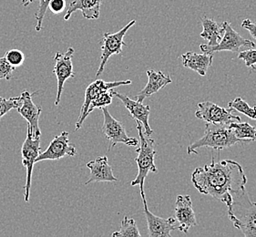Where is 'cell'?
Here are the masks:
<instances>
[{
	"mask_svg": "<svg viewBox=\"0 0 256 237\" xmlns=\"http://www.w3.org/2000/svg\"><path fill=\"white\" fill-rule=\"evenodd\" d=\"M132 84V80H120V82H105L102 80H97L94 82L88 85L86 92H85V100L82 105V110L80 116L78 118L77 124L75 130L80 129L84 120L88 116V108L90 107V104L93 100L98 98L100 94L105 92H108L112 88L123 86V85H130Z\"/></svg>",
	"mask_w": 256,
	"mask_h": 237,
	"instance_id": "12",
	"label": "cell"
},
{
	"mask_svg": "<svg viewBox=\"0 0 256 237\" xmlns=\"http://www.w3.org/2000/svg\"><path fill=\"white\" fill-rule=\"evenodd\" d=\"M74 48H68L67 52L60 53L56 52L54 57V68L53 73L56 75V83H58V90H56V100L55 106H58L60 100L64 90V84L66 80L70 78L75 77V72H73V63L72 58L74 55Z\"/></svg>",
	"mask_w": 256,
	"mask_h": 237,
	"instance_id": "10",
	"label": "cell"
},
{
	"mask_svg": "<svg viewBox=\"0 0 256 237\" xmlns=\"http://www.w3.org/2000/svg\"><path fill=\"white\" fill-rule=\"evenodd\" d=\"M195 116L206 124L229 125L232 122H241V118L234 114V110L222 108L210 102L198 104Z\"/></svg>",
	"mask_w": 256,
	"mask_h": 237,
	"instance_id": "9",
	"label": "cell"
},
{
	"mask_svg": "<svg viewBox=\"0 0 256 237\" xmlns=\"http://www.w3.org/2000/svg\"><path fill=\"white\" fill-rule=\"evenodd\" d=\"M103 112L102 128V132L105 137L110 142L108 150H112L113 147L118 144L128 145V146H137L138 140L136 138L128 137L126 129L120 122L113 118L112 114H110L107 107L102 108Z\"/></svg>",
	"mask_w": 256,
	"mask_h": 237,
	"instance_id": "8",
	"label": "cell"
},
{
	"mask_svg": "<svg viewBox=\"0 0 256 237\" xmlns=\"http://www.w3.org/2000/svg\"><path fill=\"white\" fill-rule=\"evenodd\" d=\"M246 140L237 138L229 125L226 124H206L204 134L200 139L189 145L187 154H198V150L208 147L212 150L226 149L232 145L246 144Z\"/></svg>",
	"mask_w": 256,
	"mask_h": 237,
	"instance_id": "3",
	"label": "cell"
},
{
	"mask_svg": "<svg viewBox=\"0 0 256 237\" xmlns=\"http://www.w3.org/2000/svg\"><path fill=\"white\" fill-rule=\"evenodd\" d=\"M33 1H35V0H20L22 5L24 6L30 5Z\"/></svg>",
	"mask_w": 256,
	"mask_h": 237,
	"instance_id": "33",
	"label": "cell"
},
{
	"mask_svg": "<svg viewBox=\"0 0 256 237\" xmlns=\"http://www.w3.org/2000/svg\"><path fill=\"white\" fill-rule=\"evenodd\" d=\"M144 206V214L148 226V237H170V232L178 229V222L174 217L164 219L157 216L148 210L146 197L142 198Z\"/></svg>",
	"mask_w": 256,
	"mask_h": 237,
	"instance_id": "13",
	"label": "cell"
},
{
	"mask_svg": "<svg viewBox=\"0 0 256 237\" xmlns=\"http://www.w3.org/2000/svg\"><path fill=\"white\" fill-rule=\"evenodd\" d=\"M238 58L246 62L247 67H254L256 64V50L248 48L244 52H241L238 55Z\"/></svg>",
	"mask_w": 256,
	"mask_h": 237,
	"instance_id": "30",
	"label": "cell"
},
{
	"mask_svg": "<svg viewBox=\"0 0 256 237\" xmlns=\"http://www.w3.org/2000/svg\"><path fill=\"white\" fill-rule=\"evenodd\" d=\"M112 90L108 92H105L102 94H100L98 98L93 100L92 102L90 104V107L88 108V115L92 114V112L95 108H102L108 106L112 102L113 94L112 92Z\"/></svg>",
	"mask_w": 256,
	"mask_h": 237,
	"instance_id": "25",
	"label": "cell"
},
{
	"mask_svg": "<svg viewBox=\"0 0 256 237\" xmlns=\"http://www.w3.org/2000/svg\"><path fill=\"white\" fill-rule=\"evenodd\" d=\"M87 167L90 170V177L85 186L92 182H117L118 178L113 174L112 167L108 164V157L102 156L87 164Z\"/></svg>",
	"mask_w": 256,
	"mask_h": 237,
	"instance_id": "17",
	"label": "cell"
},
{
	"mask_svg": "<svg viewBox=\"0 0 256 237\" xmlns=\"http://www.w3.org/2000/svg\"><path fill=\"white\" fill-rule=\"evenodd\" d=\"M146 73L148 76V83L134 97L138 102H144L145 98L150 97L152 95L158 92L168 84L172 82L169 75L164 74L162 72H155L154 70H148Z\"/></svg>",
	"mask_w": 256,
	"mask_h": 237,
	"instance_id": "18",
	"label": "cell"
},
{
	"mask_svg": "<svg viewBox=\"0 0 256 237\" xmlns=\"http://www.w3.org/2000/svg\"><path fill=\"white\" fill-rule=\"evenodd\" d=\"M229 127L237 138L244 140L246 142H256V129L251 124L237 122L229 124Z\"/></svg>",
	"mask_w": 256,
	"mask_h": 237,
	"instance_id": "22",
	"label": "cell"
},
{
	"mask_svg": "<svg viewBox=\"0 0 256 237\" xmlns=\"http://www.w3.org/2000/svg\"><path fill=\"white\" fill-rule=\"evenodd\" d=\"M224 28V36L222 38L220 42L216 46H209L207 44H202L200 46V50L202 53L206 54H214L219 52H238L241 48H256V43L246 40L234 30L230 23L224 21L222 22Z\"/></svg>",
	"mask_w": 256,
	"mask_h": 237,
	"instance_id": "5",
	"label": "cell"
},
{
	"mask_svg": "<svg viewBox=\"0 0 256 237\" xmlns=\"http://www.w3.org/2000/svg\"><path fill=\"white\" fill-rule=\"evenodd\" d=\"M192 182L202 194L210 196L226 204L232 202V194L246 190L247 177L240 164L236 160H222L196 168Z\"/></svg>",
	"mask_w": 256,
	"mask_h": 237,
	"instance_id": "1",
	"label": "cell"
},
{
	"mask_svg": "<svg viewBox=\"0 0 256 237\" xmlns=\"http://www.w3.org/2000/svg\"><path fill=\"white\" fill-rule=\"evenodd\" d=\"M228 106L232 110L244 114L247 117L256 122V106L251 107L242 97H237L232 100L228 104Z\"/></svg>",
	"mask_w": 256,
	"mask_h": 237,
	"instance_id": "24",
	"label": "cell"
},
{
	"mask_svg": "<svg viewBox=\"0 0 256 237\" xmlns=\"http://www.w3.org/2000/svg\"><path fill=\"white\" fill-rule=\"evenodd\" d=\"M182 60L184 67L194 70L202 77H204L209 68L212 64L214 54H198L195 52H186L182 55Z\"/></svg>",
	"mask_w": 256,
	"mask_h": 237,
	"instance_id": "20",
	"label": "cell"
},
{
	"mask_svg": "<svg viewBox=\"0 0 256 237\" xmlns=\"http://www.w3.org/2000/svg\"><path fill=\"white\" fill-rule=\"evenodd\" d=\"M113 96H116L118 100L122 102L125 108L130 112V114L135 120H138L144 126V134L146 136L150 137V135L154 134V130L150 128L148 124V117L150 114V108L148 105H144L142 102H138V100H134L128 96L123 95L112 90Z\"/></svg>",
	"mask_w": 256,
	"mask_h": 237,
	"instance_id": "15",
	"label": "cell"
},
{
	"mask_svg": "<svg viewBox=\"0 0 256 237\" xmlns=\"http://www.w3.org/2000/svg\"><path fill=\"white\" fill-rule=\"evenodd\" d=\"M252 70H254V72H256V66H254V67H252Z\"/></svg>",
	"mask_w": 256,
	"mask_h": 237,
	"instance_id": "34",
	"label": "cell"
},
{
	"mask_svg": "<svg viewBox=\"0 0 256 237\" xmlns=\"http://www.w3.org/2000/svg\"><path fill=\"white\" fill-rule=\"evenodd\" d=\"M175 219L178 222V230L180 232H189L190 227L197 226V220L192 208V202L190 196L180 194L174 208Z\"/></svg>",
	"mask_w": 256,
	"mask_h": 237,
	"instance_id": "14",
	"label": "cell"
},
{
	"mask_svg": "<svg viewBox=\"0 0 256 237\" xmlns=\"http://www.w3.org/2000/svg\"><path fill=\"white\" fill-rule=\"evenodd\" d=\"M5 58L14 68L20 67L25 62L24 53L16 48L6 52Z\"/></svg>",
	"mask_w": 256,
	"mask_h": 237,
	"instance_id": "27",
	"label": "cell"
},
{
	"mask_svg": "<svg viewBox=\"0 0 256 237\" xmlns=\"http://www.w3.org/2000/svg\"><path fill=\"white\" fill-rule=\"evenodd\" d=\"M135 23H136V20H134L116 33H104L102 40L100 42V50H102V56H100V62L98 70L96 73V77H100L102 74L105 65L107 64L110 58L113 55H118V54L122 53L123 46H127V44L123 42L124 36L128 32V30L134 26Z\"/></svg>",
	"mask_w": 256,
	"mask_h": 237,
	"instance_id": "6",
	"label": "cell"
},
{
	"mask_svg": "<svg viewBox=\"0 0 256 237\" xmlns=\"http://www.w3.org/2000/svg\"><path fill=\"white\" fill-rule=\"evenodd\" d=\"M14 70L15 68L6 60L5 57L0 58V80L5 78L6 80H10Z\"/></svg>",
	"mask_w": 256,
	"mask_h": 237,
	"instance_id": "29",
	"label": "cell"
},
{
	"mask_svg": "<svg viewBox=\"0 0 256 237\" xmlns=\"http://www.w3.org/2000/svg\"><path fill=\"white\" fill-rule=\"evenodd\" d=\"M102 2L103 0H74L68 8L64 20H68L72 14L78 10L82 11V16L87 20H98Z\"/></svg>",
	"mask_w": 256,
	"mask_h": 237,
	"instance_id": "19",
	"label": "cell"
},
{
	"mask_svg": "<svg viewBox=\"0 0 256 237\" xmlns=\"http://www.w3.org/2000/svg\"><path fill=\"white\" fill-rule=\"evenodd\" d=\"M70 134L68 132H62L60 135L52 140L45 152H40L36 159V162L42 160H56L64 158L65 156L74 157L77 154L75 146L72 144L68 139Z\"/></svg>",
	"mask_w": 256,
	"mask_h": 237,
	"instance_id": "11",
	"label": "cell"
},
{
	"mask_svg": "<svg viewBox=\"0 0 256 237\" xmlns=\"http://www.w3.org/2000/svg\"><path fill=\"white\" fill-rule=\"evenodd\" d=\"M242 26L244 28H246V30L249 31L250 35H251L254 40H256V23L252 22L250 20L246 18L242 22Z\"/></svg>",
	"mask_w": 256,
	"mask_h": 237,
	"instance_id": "32",
	"label": "cell"
},
{
	"mask_svg": "<svg viewBox=\"0 0 256 237\" xmlns=\"http://www.w3.org/2000/svg\"><path fill=\"white\" fill-rule=\"evenodd\" d=\"M50 10L54 14H60L66 8V0H52L48 5Z\"/></svg>",
	"mask_w": 256,
	"mask_h": 237,
	"instance_id": "31",
	"label": "cell"
},
{
	"mask_svg": "<svg viewBox=\"0 0 256 237\" xmlns=\"http://www.w3.org/2000/svg\"><path fill=\"white\" fill-rule=\"evenodd\" d=\"M40 138L34 137L33 130L30 125L28 124V134L26 138L21 149L22 164L26 168V179L25 188V201H30V196L31 180L33 167L36 164V159L40 152Z\"/></svg>",
	"mask_w": 256,
	"mask_h": 237,
	"instance_id": "7",
	"label": "cell"
},
{
	"mask_svg": "<svg viewBox=\"0 0 256 237\" xmlns=\"http://www.w3.org/2000/svg\"><path fill=\"white\" fill-rule=\"evenodd\" d=\"M227 214L234 226L244 236L256 237V202L252 201L246 190L232 194Z\"/></svg>",
	"mask_w": 256,
	"mask_h": 237,
	"instance_id": "2",
	"label": "cell"
},
{
	"mask_svg": "<svg viewBox=\"0 0 256 237\" xmlns=\"http://www.w3.org/2000/svg\"><path fill=\"white\" fill-rule=\"evenodd\" d=\"M52 0H38L40 5H38V8L35 14V18H36V30L40 31L43 28V20L46 15V10L50 5V2Z\"/></svg>",
	"mask_w": 256,
	"mask_h": 237,
	"instance_id": "28",
	"label": "cell"
},
{
	"mask_svg": "<svg viewBox=\"0 0 256 237\" xmlns=\"http://www.w3.org/2000/svg\"><path fill=\"white\" fill-rule=\"evenodd\" d=\"M113 237H140V232L138 231L137 224L132 218L124 216L122 221V226L118 232L112 234Z\"/></svg>",
	"mask_w": 256,
	"mask_h": 237,
	"instance_id": "23",
	"label": "cell"
},
{
	"mask_svg": "<svg viewBox=\"0 0 256 237\" xmlns=\"http://www.w3.org/2000/svg\"><path fill=\"white\" fill-rule=\"evenodd\" d=\"M137 122V130H138L140 142V147L136 150L138 152V156L136 157L135 162L138 165V174L136 178L132 182V186H140V196L142 198L145 197L144 194V182L145 179L148 176V172H158L157 167L155 165V148H154V140L150 139L148 136H146L144 132V126L138 120Z\"/></svg>",
	"mask_w": 256,
	"mask_h": 237,
	"instance_id": "4",
	"label": "cell"
},
{
	"mask_svg": "<svg viewBox=\"0 0 256 237\" xmlns=\"http://www.w3.org/2000/svg\"><path fill=\"white\" fill-rule=\"evenodd\" d=\"M20 96L14 98H5L0 97V120L8 114L11 110L18 108L21 105Z\"/></svg>",
	"mask_w": 256,
	"mask_h": 237,
	"instance_id": "26",
	"label": "cell"
},
{
	"mask_svg": "<svg viewBox=\"0 0 256 237\" xmlns=\"http://www.w3.org/2000/svg\"><path fill=\"white\" fill-rule=\"evenodd\" d=\"M202 31L200 36L208 42L209 46H216L220 42L222 34L224 31V28L222 23L218 24L214 20L208 18L204 16L202 18Z\"/></svg>",
	"mask_w": 256,
	"mask_h": 237,
	"instance_id": "21",
	"label": "cell"
},
{
	"mask_svg": "<svg viewBox=\"0 0 256 237\" xmlns=\"http://www.w3.org/2000/svg\"><path fill=\"white\" fill-rule=\"evenodd\" d=\"M20 97L22 102L20 106L18 108V112L26 120L28 124L30 125L31 128L33 130L34 137L40 138L41 130L40 129L38 120L42 112V108L33 102L32 94L28 90L22 92Z\"/></svg>",
	"mask_w": 256,
	"mask_h": 237,
	"instance_id": "16",
	"label": "cell"
}]
</instances>
